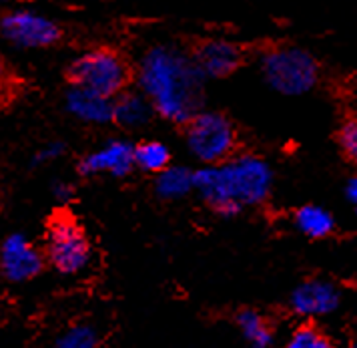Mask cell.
<instances>
[{
	"instance_id": "cell-12",
	"label": "cell",
	"mask_w": 357,
	"mask_h": 348,
	"mask_svg": "<svg viewBox=\"0 0 357 348\" xmlns=\"http://www.w3.org/2000/svg\"><path fill=\"white\" fill-rule=\"evenodd\" d=\"M114 99L81 85H70L65 93L66 113L82 123L107 125L113 121Z\"/></svg>"
},
{
	"instance_id": "cell-2",
	"label": "cell",
	"mask_w": 357,
	"mask_h": 348,
	"mask_svg": "<svg viewBox=\"0 0 357 348\" xmlns=\"http://www.w3.org/2000/svg\"><path fill=\"white\" fill-rule=\"evenodd\" d=\"M273 169L259 155L241 153L217 166L195 169V191L215 214L237 216L271 196Z\"/></svg>"
},
{
	"instance_id": "cell-24",
	"label": "cell",
	"mask_w": 357,
	"mask_h": 348,
	"mask_svg": "<svg viewBox=\"0 0 357 348\" xmlns=\"http://www.w3.org/2000/svg\"><path fill=\"white\" fill-rule=\"evenodd\" d=\"M2 2H8V0H2Z\"/></svg>"
},
{
	"instance_id": "cell-18",
	"label": "cell",
	"mask_w": 357,
	"mask_h": 348,
	"mask_svg": "<svg viewBox=\"0 0 357 348\" xmlns=\"http://www.w3.org/2000/svg\"><path fill=\"white\" fill-rule=\"evenodd\" d=\"M98 345V332L93 324L79 322L66 328L59 338L56 347L59 348H95Z\"/></svg>"
},
{
	"instance_id": "cell-21",
	"label": "cell",
	"mask_w": 357,
	"mask_h": 348,
	"mask_svg": "<svg viewBox=\"0 0 357 348\" xmlns=\"http://www.w3.org/2000/svg\"><path fill=\"white\" fill-rule=\"evenodd\" d=\"M66 145L63 141H50L47 143L45 147H40V150L36 151L33 155V159H31V166L38 167V166H47L50 161H54V159H59L63 153H65Z\"/></svg>"
},
{
	"instance_id": "cell-19",
	"label": "cell",
	"mask_w": 357,
	"mask_h": 348,
	"mask_svg": "<svg viewBox=\"0 0 357 348\" xmlns=\"http://www.w3.org/2000/svg\"><path fill=\"white\" fill-rule=\"evenodd\" d=\"M289 348H329L331 340L329 336H325L324 332L311 324H303L299 328H295L293 334L287 340Z\"/></svg>"
},
{
	"instance_id": "cell-4",
	"label": "cell",
	"mask_w": 357,
	"mask_h": 348,
	"mask_svg": "<svg viewBox=\"0 0 357 348\" xmlns=\"http://www.w3.org/2000/svg\"><path fill=\"white\" fill-rule=\"evenodd\" d=\"M185 143L197 161L203 166H217L233 157L237 129L227 115L201 109L185 123Z\"/></svg>"
},
{
	"instance_id": "cell-5",
	"label": "cell",
	"mask_w": 357,
	"mask_h": 348,
	"mask_svg": "<svg viewBox=\"0 0 357 348\" xmlns=\"http://www.w3.org/2000/svg\"><path fill=\"white\" fill-rule=\"evenodd\" d=\"M130 75L129 63L111 49L86 50L66 68L70 85H81L113 99L129 89Z\"/></svg>"
},
{
	"instance_id": "cell-17",
	"label": "cell",
	"mask_w": 357,
	"mask_h": 348,
	"mask_svg": "<svg viewBox=\"0 0 357 348\" xmlns=\"http://www.w3.org/2000/svg\"><path fill=\"white\" fill-rule=\"evenodd\" d=\"M135 164L145 173H161L165 167L171 166V151L157 139L141 141L135 145Z\"/></svg>"
},
{
	"instance_id": "cell-11",
	"label": "cell",
	"mask_w": 357,
	"mask_h": 348,
	"mask_svg": "<svg viewBox=\"0 0 357 348\" xmlns=\"http://www.w3.org/2000/svg\"><path fill=\"white\" fill-rule=\"evenodd\" d=\"M193 59L207 79H225L243 63V50L229 41H203L193 50Z\"/></svg>"
},
{
	"instance_id": "cell-6",
	"label": "cell",
	"mask_w": 357,
	"mask_h": 348,
	"mask_svg": "<svg viewBox=\"0 0 357 348\" xmlns=\"http://www.w3.org/2000/svg\"><path fill=\"white\" fill-rule=\"evenodd\" d=\"M45 256L56 272L63 276H75L89 268L93 248L86 232L75 217L56 214L47 228Z\"/></svg>"
},
{
	"instance_id": "cell-8",
	"label": "cell",
	"mask_w": 357,
	"mask_h": 348,
	"mask_svg": "<svg viewBox=\"0 0 357 348\" xmlns=\"http://www.w3.org/2000/svg\"><path fill=\"white\" fill-rule=\"evenodd\" d=\"M45 258L24 233H10L0 246V272L6 282H29L43 272Z\"/></svg>"
},
{
	"instance_id": "cell-23",
	"label": "cell",
	"mask_w": 357,
	"mask_h": 348,
	"mask_svg": "<svg viewBox=\"0 0 357 348\" xmlns=\"http://www.w3.org/2000/svg\"><path fill=\"white\" fill-rule=\"evenodd\" d=\"M345 196H347V199H349L354 205H357V175L356 177H351V180L347 182V185H345Z\"/></svg>"
},
{
	"instance_id": "cell-16",
	"label": "cell",
	"mask_w": 357,
	"mask_h": 348,
	"mask_svg": "<svg viewBox=\"0 0 357 348\" xmlns=\"http://www.w3.org/2000/svg\"><path fill=\"white\" fill-rule=\"evenodd\" d=\"M235 324L241 332L243 340L247 345L255 348H267L275 342L273 328L267 324V320L251 308H243L235 314Z\"/></svg>"
},
{
	"instance_id": "cell-14",
	"label": "cell",
	"mask_w": 357,
	"mask_h": 348,
	"mask_svg": "<svg viewBox=\"0 0 357 348\" xmlns=\"http://www.w3.org/2000/svg\"><path fill=\"white\" fill-rule=\"evenodd\" d=\"M195 191V171L185 166H169L157 173L155 180V194L161 199L185 198L187 194Z\"/></svg>"
},
{
	"instance_id": "cell-3",
	"label": "cell",
	"mask_w": 357,
	"mask_h": 348,
	"mask_svg": "<svg viewBox=\"0 0 357 348\" xmlns=\"http://www.w3.org/2000/svg\"><path fill=\"white\" fill-rule=\"evenodd\" d=\"M259 68L265 83L285 97H301L319 81L317 59L301 47H273L259 59Z\"/></svg>"
},
{
	"instance_id": "cell-22",
	"label": "cell",
	"mask_w": 357,
	"mask_h": 348,
	"mask_svg": "<svg viewBox=\"0 0 357 348\" xmlns=\"http://www.w3.org/2000/svg\"><path fill=\"white\" fill-rule=\"evenodd\" d=\"M50 191H52V196H54L56 201H68V199L75 196L73 185L66 182H52V185H50Z\"/></svg>"
},
{
	"instance_id": "cell-9",
	"label": "cell",
	"mask_w": 357,
	"mask_h": 348,
	"mask_svg": "<svg viewBox=\"0 0 357 348\" xmlns=\"http://www.w3.org/2000/svg\"><path fill=\"white\" fill-rule=\"evenodd\" d=\"M135 164V145L125 139H111L98 150L91 151L79 161V173L82 177L93 175H113L125 177L132 171Z\"/></svg>"
},
{
	"instance_id": "cell-25",
	"label": "cell",
	"mask_w": 357,
	"mask_h": 348,
	"mask_svg": "<svg viewBox=\"0 0 357 348\" xmlns=\"http://www.w3.org/2000/svg\"><path fill=\"white\" fill-rule=\"evenodd\" d=\"M356 210H357V205H356Z\"/></svg>"
},
{
	"instance_id": "cell-10",
	"label": "cell",
	"mask_w": 357,
	"mask_h": 348,
	"mask_svg": "<svg viewBox=\"0 0 357 348\" xmlns=\"http://www.w3.org/2000/svg\"><path fill=\"white\" fill-rule=\"evenodd\" d=\"M289 306L295 314L303 318L327 316L337 310L340 292L333 284L325 280H307L293 290L289 296Z\"/></svg>"
},
{
	"instance_id": "cell-1",
	"label": "cell",
	"mask_w": 357,
	"mask_h": 348,
	"mask_svg": "<svg viewBox=\"0 0 357 348\" xmlns=\"http://www.w3.org/2000/svg\"><path fill=\"white\" fill-rule=\"evenodd\" d=\"M207 77L193 59L175 45L146 49L137 66V85L151 99L157 115L185 125L203 109Z\"/></svg>"
},
{
	"instance_id": "cell-13",
	"label": "cell",
	"mask_w": 357,
	"mask_h": 348,
	"mask_svg": "<svg viewBox=\"0 0 357 348\" xmlns=\"http://www.w3.org/2000/svg\"><path fill=\"white\" fill-rule=\"evenodd\" d=\"M155 115H157V111H155L153 103L141 89L139 91L125 89L121 95L114 97L113 123L127 131L143 129Z\"/></svg>"
},
{
	"instance_id": "cell-20",
	"label": "cell",
	"mask_w": 357,
	"mask_h": 348,
	"mask_svg": "<svg viewBox=\"0 0 357 348\" xmlns=\"http://www.w3.org/2000/svg\"><path fill=\"white\" fill-rule=\"evenodd\" d=\"M337 145L343 157L357 166V117H349L341 123L337 131Z\"/></svg>"
},
{
	"instance_id": "cell-15",
	"label": "cell",
	"mask_w": 357,
	"mask_h": 348,
	"mask_svg": "<svg viewBox=\"0 0 357 348\" xmlns=\"http://www.w3.org/2000/svg\"><path fill=\"white\" fill-rule=\"evenodd\" d=\"M293 226L311 240H324L335 230V219L325 208L309 203L293 214Z\"/></svg>"
},
{
	"instance_id": "cell-7",
	"label": "cell",
	"mask_w": 357,
	"mask_h": 348,
	"mask_svg": "<svg viewBox=\"0 0 357 348\" xmlns=\"http://www.w3.org/2000/svg\"><path fill=\"white\" fill-rule=\"evenodd\" d=\"M0 34L17 49L36 50L59 45L63 38V29L54 18L43 13L26 6H15L4 10L0 18Z\"/></svg>"
}]
</instances>
